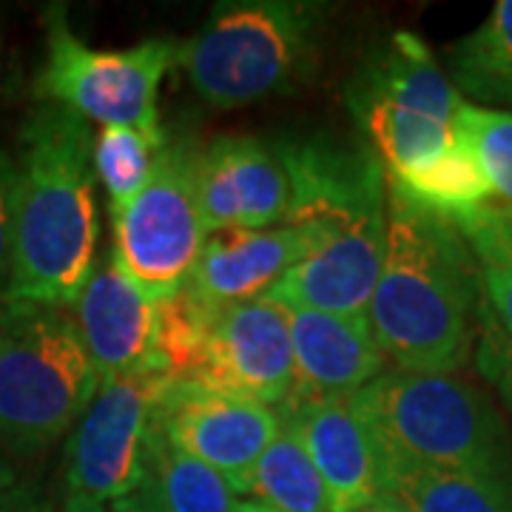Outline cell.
Segmentation results:
<instances>
[{
    "mask_svg": "<svg viewBox=\"0 0 512 512\" xmlns=\"http://www.w3.org/2000/svg\"><path fill=\"white\" fill-rule=\"evenodd\" d=\"M220 311L222 308L205 302L188 282L160 299L157 302V339H154L157 370L177 382H194L202 350Z\"/></svg>",
    "mask_w": 512,
    "mask_h": 512,
    "instance_id": "26",
    "label": "cell"
},
{
    "mask_svg": "<svg viewBox=\"0 0 512 512\" xmlns=\"http://www.w3.org/2000/svg\"><path fill=\"white\" fill-rule=\"evenodd\" d=\"M279 421L308 450L330 512H359L384 493L379 450L348 396H288Z\"/></svg>",
    "mask_w": 512,
    "mask_h": 512,
    "instance_id": "14",
    "label": "cell"
},
{
    "mask_svg": "<svg viewBox=\"0 0 512 512\" xmlns=\"http://www.w3.org/2000/svg\"><path fill=\"white\" fill-rule=\"evenodd\" d=\"M325 15V3L305 0L220 3L180 49V63L208 106L242 109L291 92L308 74Z\"/></svg>",
    "mask_w": 512,
    "mask_h": 512,
    "instance_id": "5",
    "label": "cell"
},
{
    "mask_svg": "<svg viewBox=\"0 0 512 512\" xmlns=\"http://www.w3.org/2000/svg\"><path fill=\"white\" fill-rule=\"evenodd\" d=\"M15 194H18V163L0 148V302L6 299L12 279V237H15Z\"/></svg>",
    "mask_w": 512,
    "mask_h": 512,
    "instance_id": "29",
    "label": "cell"
},
{
    "mask_svg": "<svg viewBox=\"0 0 512 512\" xmlns=\"http://www.w3.org/2000/svg\"><path fill=\"white\" fill-rule=\"evenodd\" d=\"M183 43L151 37L128 49H92L74 35L63 6L46 12V63L37 94L103 128H157V94L180 63Z\"/></svg>",
    "mask_w": 512,
    "mask_h": 512,
    "instance_id": "7",
    "label": "cell"
},
{
    "mask_svg": "<svg viewBox=\"0 0 512 512\" xmlns=\"http://www.w3.org/2000/svg\"><path fill=\"white\" fill-rule=\"evenodd\" d=\"M373 436L382 478L396 467L512 476V436L487 393L453 373L393 370L348 396Z\"/></svg>",
    "mask_w": 512,
    "mask_h": 512,
    "instance_id": "3",
    "label": "cell"
},
{
    "mask_svg": "<svg viewBox=\"0 0 512 512\" xmlns=\"http://www.w3.org/2000/svg\"><path fill=\"white\" fill-rule=\"evenodd\" d=\"M384 493L410 512H512V476L396 467L384 473Z\"/></svg>",
    "mask_w": 512,
    "mask_h": 512,
    "instance_id": "19",
    "label": "cell"
},
{
    "mask_svg": "<svg viewBox=\"0 0 512 512\" xmlns=\"http://www.w3.org/2000/svg\"><path fill=\"white\" fill-rule=\"evenodd\" d=\"M450 80L478 103H512V0L450 46Z\"/></svg>",
    "mask_w": 512,
    "mask_h": 512,
    "instance_id": "21",
    "label": "cell"
},
{
    "mask_svg": "<svg viewBox=\"0 0 512 512\" xmlns=\"http://www.w3.org/2000/svg\"><path fill=\"white\" fill-rule=\"evenodd\" d=\"M171 382L160 370L100 379L66 447V487L97 504L137 493L146 478L154 413Z\"/></svg>",
    "mask_w": 512,
    "mask_h": 512,
    "instance_id": "9",
    "label": "cell"
},
{
    "mask_svg": "<svg viewBox=\"0 0 512 512\" xmlns=\"http://www.w3.org/2000/svg\"><path fill=\"white\" fill-rule=\"evenodd\" d=\"M345 100L384 174H407L453 146L456 111L464 103L413 32H393L379 43L348 80Z\"/></svg>",
    "mask_w": 512,
    "mask_h": 512,
    "instance_id": "6",
    "label": "cell"
},
{
    "mask_svg": "<svg viewBox=\"0 0 512 512\" xmlns=\"http://www.w3.org/2000/svg\"><path fill=\"white\" fill-rule=\"evenodd\" d=\"M288 328L293 345L291 396H353L376 382L387 367L367 313H336L288 308Z\"/></svg>",
    "mask_w": 512,
    "mask_h": 512,
    "instance_id": "18",
    "label": "cell"
},
{
    "mask_svg": "<svg viewBox=\"0 0 512 512\" xmlns=\"http://www.w3.org/2000/svg\"><path fill=\"white\" fill-rule=\"evenodd\" d=\"M384 177L387 183L396 185L404 197H410L430 211H439L450 220L476 211L493 197V188L487 183L476 154L458 137L453 140V146L444 148L439 157L421 163L419 168L407 174H384Z\"/></svg>",
    "mask_w": 512,
    "mask_h": 512,
    "instance_id": "22",
    "label": "cell"
},
{
    "mask_svg": "<svg viewBox=\"0 0 512 512\" xmlns=\"http://www.w3.org/2000/svg\"><path fill=\"white\" fill-rule=\"evenodd\" d=\"M478 370L490 379L498 396L512 410V339L495 325L481 305V325H478Z\"/></svg>",
    "mask_w": 512,
    "mask_h": 512,
    "instance_id": "28",
    "label": "cell"
},
{
    "mask_svg": "<svg viewBox=\"0 0 512 512\" xmlns=\"http://www.w3.org/2000/svg\"><path fill=\"white\" fill-rule=\"evenodd\" d=\"M0 512H55V501L35 481H18L0 495Z\"/></svg>",
    "mask_w": 512,
    "mask_h": 512,
    "instance_id": "30",
    "label": "cell"
},
{
    "mask_svg": "<svg viewBox=\"0 0 512 512\" xmlns=\"http://www.w3.org/2000/svg\"><path fill=\"white\" fill-rule=\"evenodd\" d=\"M106 512H154V504H151V498H148L146 487L140 484L137 493H131L126 495V498H120V501L106 504Z\"/></svg>",
    "mask_w": 512,
    "mask_h": 512,
    "instance_id": "31",
    "label": "cell"
},
{
    "mask_svg": "<svg viewBox=\"0 0 512 512\" xmlns=\"http://www.w3.org/2000/svg\"><path fill=\"white\" fill-rule=\"evenodd\" d=\"M171 137L157 128H103L92 148L94 177L100 180L109 211L120 214L151 183Z\"/></svg>",
    "mask_w": 512,
    "mask_h": 512,
    "instance_id": "23",
    "label": "cell"
},
{
    "mask_svg": "<svg viewBox=\"0 0 512 512\" xmlns=\"http://www.w3.org/2000/svg\"><path fill=\"white\" fill-rule=\"evenodd\" d=\"M237 512H279V510L268 507V504H262V501H254V498H248V501H239Z\"/></svg>",
    "mask_w": 512,
    "mask_h": 512,
    "instance_id": "35",
    "label": "cell"
},
{
    "mask_svg": "<svg viewBox=\"0 0 512 512\" xmlns=\"http://www.w3.org/2000/svg\"><path fill=\"white\" fill-rule=\"evenodd\" d=\"M194 163L197 148L171 140L151 183L120 214H111L114 262L157 302L183 288L208 242Z\"/></svg>",
    "mask_w": 512,
    "mask_h": 512,
    "instance_id": "8",
    "label": "cell"
},
{
    "mask_svg": "<svg viewBox=\"0 0 512 512\" xmlns=\"http://www.w3.org/2000/svg\"><path fill=\"white\" fill-rule=\"evenodd\" d=\"M248 495L279 512H330L325 484L308 450L285 421L256 461Z\"/></svg>",
    "mask_w": 512,
    "mask_h": 512,
    "instance_id": "25",
    "label": "cell"
},
{
    "mask_svg": "<svg viewBox=\"0 0 512 512\" xmlns=\"http://www.w3.org/2000/svg\"><path fill=\"white\" fill-rule=\"evenodd\" d=\"M63 512H106V507H103V504H97V501H92V498H86V495L66 493Z\"/></svg>",
    "mask_w": 512,
    "mask_h": 512,
    "instance_id": "33",
    "label": "cell"
},
{
    "mask_svg": "<svg viewBox=\"0 0 512 512\" xmlns=\"http://www.w3.org/2000/svg\"><path fill=\"white\" fill-rule=\"evenodd\" d=\"M74 322L100 379L157 370V299L114 262L94 265L74 299Z\"/></svg>",
    "mask_w": 512,
    "mask_h": 512,
    "instance_id": "15",
    "label": "cell"
},
{
    "mask_svg": "<svg viewBox=\"0 0 512 512\" xmlns=\"http://www.w3.org/2000/svg\"><path fill=\"white\" fill-rule=\"evenodd\" d=\"M387 254V214L370 217L328 239L276 282L265 299L288 308L362 316L382 276Z\"/></svg>",
    "mask_w": 512,
    "mask_h": 512,
    "instance_id": "16",
    "label": "cell"
},
{
    "mask_svg": "<svg viewBox=\"0 0 512 512\" xmlns=\"http://www.w3.org/2000/svg\"><path fill=\"white\" fill-rule=\"evenodd\" d=\"M194 191L208 237L285 225L291 183L274 146L228 134L197 151Z\"/></svg>",
    "mask_w": 512,
    "mask_h": 512,
    "instance_id": "13",
    "label": "cell"
},
{
    "mask_svg": "<svg viewBox=\"0 0 512 512\" xmlns=\"http://www.w3.org/2000/svg\"><path fill=\"white\" fill-rule=\"evenodd\" d=\"M322 242V234L305 225L222 231L208 237L185 282L205 302L217 308H231L265 296L305 256L322 248Z\"/></svg>",
    "mask_w": 512,
    "mask_h": 512,
    "instance_id": "17",
    "label": "cell"
},
{
    "mask_svg": "<svg viewBox=\"0 0 512 512\" xmlns=\"http://www.w3.org/2000/svg\"><path fill=\"white\" fill-rule=\"evenodd\" d=\"M274 151L291 183L285 225L313 228L328 242L359 222L387 214L384 165L367 143L305 134L279 140Z\"/></svg>",
    "mask_w": 512,
    "mask_h": 512,
    "instance_id": "10",
    "label": "cell"
},
{
    "mask_svg": "<svg viewBox=\"0 0 512 512\" xmlns=\"http://www.w3.org/2000/svg\"><path fill=\"white\" fill-rule=\"evenodd\" d=\"M92 128L46 103L20 131L12 279L3 302L74 305L97 265Z\"/></svg>",
    "mask_w": 512,
    "mask_h": 512,
    "instance_id": "2",
    "label": "cell"
},
{
    "mask_svg": "<svg viewBox=\"0 0 512 512\" xmlns=\"http://www.w3.org/2000/svg\"><path fill=\"white\" fill-rule=\"evenodd\" d=\"M15 484H18V476H15V470H12L9 458L0 453V495L6 493V490H12Z\"/></svg>",
    "mask_w": 512,
    "mask_h": 512,
    "instance_id": "34",
    "label": "cell"
},
{
    "mask_svg": "<svg viewBox=\"0 0 512 512\" xmlns=\"http://www.w3.org/2000/svg\"><path fill=\"white\" fill-rule=\"evenodd\" d=\"M154 427L171 447L217 470L237 495H248L259 456L282 421L265 404L197 382L171 379L160 396Z\"/></svg>",
    "mask_w": 512,
    "mask_h": 512,
    "instance_id": "11",
    "label": "cell"
},
{
    "mask_svg": "<svg viewBox=\"0 0 512 512\" xmlns=\"http://www.w3.org/2000/svg\"><path fill=\"white\" fill-rule=\"evenodd\" d=\"M453 222L476 256L484 311L512 339V214L487 202Z\"/></svg>",
    "mask_w": 512,
    "mask_h": 512,
    "instance_id": "24",
    "label": "cell"
},
{
    "mask_svg": "<svg viewBox=\"0 0 512 512\" xmlns=\"http://www.w3.org/2000/svg\"><path fill=\"white\" fill-rule=\"evenodd\" d=\"M382 353L402 373H456L481 325L476 256L450 217L387 183V254L367 305Z\"/></svg>",
    "mask_w": 512,
    "mask_h": 512,
    "instance_id": "1",
    "label": "cell"
},
{
    "mask_svg": "<svg viewBox=\"0 0 512 512\" xmlns=\"http://www.w3.org/2000/svg\"><path fill=\"white\" fill-rule=\"evenodd\" d=\"M154 512H237V493L231 484L197 458L185 456L157 433L148 447L143 478Z\"/></svg>",
    "mask_w": 512,
    "mask_h": 512,
    "instance_id": "20",
    "label": "cell"
},
{
    "mask_svg": "<svg viewBox=\"0 0 512 512\" xmlns=\"http://www.w3.org/2000/svg\"><path fill=\"white\" fill-rule=\"evenodd\" d=\"M194 382L265 407L285 402L296 382L285 308L265 296L222 308Z\"/></svg>",
    "mask_w": 512,
    "mask_h": 512,
    "instance_id": "12",
    "label": "cell"
},
{
    "mask_svg": "<svg viewBox=\"0 0 512 512\" xmlns=\"http://www.w3.org/2000/svg\"><path fill=\"white\" fill-rule=\"evenodd\" d=\"M100 387L72 313L0 302V447L37 456L63 439Z\"/></svg>",
    "mask_w": 512,
    "mask_h": 512,
    "instance_id": "4",
    "label": "cell"
},
{
    "mask_svg": "<svg viewBox=\"0 0 512 512\" xmlns=\"http://www.w3.org/2000/svg\"><path fill=\"white\" fill-rule=\"evenodd\" d=\"M456 137L464 140L484 168L495 205L512 214V111L461 103L456 111Z\"/></svg>",
    "mask_w": 512,
    "mask_h": 512,
    "instance_id": "27",
    "label": "cell"
},
{
    "mask_svg": "<svg viewBox=\"0 0 512 512\" xmlns=\"http://www.w3.org/2000/svg\"><path fill=\"white\" fill-rule=\"evenodd\" d=\"M359 512H410V507L404 504L402 498H396V495L382 493L379 498H373L367 507H362Z\"/></svg>",
    "mask_w": 512,
    "mask_h": 512,
    "instance_id": "32",
    "label": "cell"
}]
</instances>
